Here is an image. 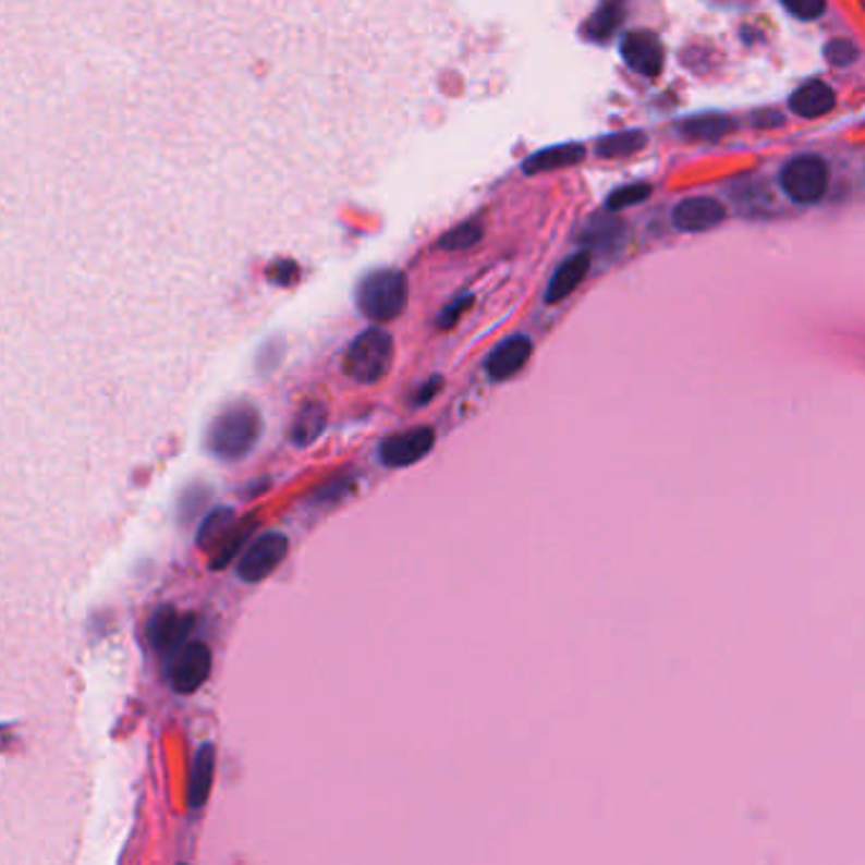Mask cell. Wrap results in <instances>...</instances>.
Returning <instances> with one entry per match:
<instances>
[{"label": "cell", "instance_id": "6da1fadb", "mask_svg": "<svg viewBox=\"0 0 865 865\" xmlns=\"http://www.w3.org/2000/svg\"><path fill=\"white\" fill-rule=\"evenodd\" d=\"M261 416L249 404H231L216 416L206 431L208 452L219 460H239L259 442Z\"/></svg>", "mask_w": 865, "mask_h": 865}, {"label": "cell", "instance_id": "7a4b0ae2", "mask_svg": "<svg viewBox=\"0 0 865 865\" xmlns=\"http://www.w3.org/2000/svg\"><path fill=\"white\" fill-rule=\"evenodd\" d=\"M358 310L374 322L397 320L406 307V277L397 269H378L363 277L355 290Z\"/></svg>", "mask_w": 865, "mask_h": 865}, {"label": "cell", "instance_id": "3957f363", "mask_svg": "<svg viewBox=\"0 0 865 865\" xmlns=\"http://www.w3.org/2000/svg\"><path fill=\"white\" fill-rule=\"evenodd\" d=\"M393 361V338L381 328H368L345 351L343 370L358 383H376Z\"/></svg>", "mask_w": 865, "mask_h": 865}, {"label": "cell", "instance_id": "277c9868", "mask_svg": "<svg viewBox=\"0 0 865 865\" xmlns=\"http://www.w3.org/2000/svg\"><path fill=\"white\" fill-rule=\"evenodd\" d=\"M779 183H782V191L794 200V204L802 206L817 204V200L828 193V183H830L828 163L817 156H797L782 168Z\"/></svg>", "mask_w": 865, "mask_h": 865}, {"label": "cell", "instance_id": "5b68a950", "mask_svg": "<svg viewBox=\"0 0 865 865\" xmlns=\"http://www.w3.org/2000/svg\"><path fill=\"white\" fill-rule=\"evenodd\" d=\"M290 551L288 536L277 531L261 533L246 546V551L239 556L236 561V574L244 584H257L265 582L269 574H275L280 569V563L284 561V556Z\"/></svg>", "mask_w": 865, "mask_h": 865}, {"label": "cell", "instance_id": "8992f818", "mask_svg": "<svg viewBox=\"0 0 865 865\" xmlns=\"http://www.w3.org/2000/svg\"><path fill=\"white\" fill-rule=\"evenodd\" d=\"M211 675V650L206 643H185L171 655L168 681L175 693H196Z\"/></svg>", "mask_w": 865, "mask_h": 865}, {"label": "cell", "instance_id": "52a82bcc", "mask_svg": "<svg viewBox=\"0 0 865 865\" xmlns=\"http://www.w3.org/2000/svg\"><path fill=\"white\" fill-rule=\"evenodd\" d=\"M431 450H435V429L414 427L386 439L378 450V458L386 467H409L427 458Z\"/></svg>", "mask_w": 865, "mask_h": 865}, {"label": "cell", "instance_id": "ba28073f", "mask_svg": "<svg viewBox=\"0 0 865 865\" xmlns=\"http://www.w3.org/2000/svg\"><path fill=\"white\" fill-rule=\"evenodd\" d=\"M622 59L628 61L630 69H635L643 76H658L666 64V51H662L660 38L650 31H632L622 38Z\"/></svg>", "mask_w": 865, "mask_h": 865}, {"label": "cell", "instance_id": "9c48e42d", "mask_svg": "<svg viewBox=\"0 0 865 865\" xmlns=\"http://www.w3.org/2000/svg\"><path fill=\"white\" fill-rule=\"evenodd\" d=\"M726 219V206L721 200L708 196H693L681 200L673 208V223L675 229L685 231V234H700V231H710Z\"/></svg>", "mask_w": 865, "mask_h": 865}, {"label": "cell", "instance_id": "30bf717a", "mask_svg": "<svg viewBox=\"0 0 865 865\" xmlns=\"http://www.w3.org/2000/svg\"><path fill=\"white\" fill-rule=\"evenodd\" d=\"M193 630V617L181 614L175 607H163L153 614L148 637L158 653H175L185 645V637Z\"/></svg>", "mask_w": 865, "mask_h": 865}, {"label": "cell", "instance_id": "8fae6325", "mask_svg": "<svg viewBox=\"0 0 865 865\" xmlns=\"http://www.w3.org/2000/svg\"><path fill=\"white\" fill-rule=\"evenodd\" d=\"M531 353H533L531 338L513 336V338H508V341L500 343L496 351L488 355L485 370H488V376L492 378V381H505V378L515 376L525 366V363H528Z\"/></svg>", "mask_w": 865, "mask_h": 865}, {"label": "cell", "instance_id": "7c38bea8", "mask_svg": "<svg viewBox=\"0 0 865 865\" xmlns=\"http://www.w3.org/2000/svg\"><path fill=\"white\" fill-rule=\"evenodd\" d=\"M589 265H592V257L586 252H578L574 257H569L563 265L556 269L551 282H548V290H546V303L553 305V303H561V300H566L571 292H574L578 284L584 282L586 272H589Z\"/></svg>", "mask_w": 865, "mask_h": 865}, {"label": "cell", "instance_id": "4fadbf2b", "mask_svg": "<svg viewBox=\"0 0 865 865\" xmlns=\"http://www.w3.org/2000/svg\"><path fill=\"white\" fill-rule=\"evenodd\" d=\"M836 107V92L825 82H807L790 97V110L797 118L815 120L828 114Z\"/></svg>", "mask_w": 865, "mask_h": 865}, {"label": "cell", "instance_id": "5bb4252c", "mask_svg": "<svg viewBox=\"0 0 865 865\" xmlns=\"http://www.w3.org/2000/svg\"><path fill=\"white\" fill-rule=\"evenodd\" d=\"M214 771H216V748L211 744H204L198 748L196 759H193L191 767V784H188L191 809H200L208 802V794H211V784H214Z\"/></svg>", "mask_w": 865, "mask_h": 865}, {"label": "cell", "instance_id": "9a60e30c", "mask_svg": "<svg viewBox=\"0 0 865 865\" xmlns=\"http://www.w3.org/2000/svg\"><path fill=\"white\" fill-rule=\"evenodd\" d=\"M586 150L582 145L569 143V145H553V148L538 150L523 163L525 173H546V171H559V168H571L578 166L584 160Z\"/></svg>", "mask_w": 865, "mask_h": 865}, {"label": "cell", "instance_id": "2e32d148", "mask_svg": "<svg viewBox=\"0 0 865 865\" xmlns=\"http://www.w3.org/2000/svg\"><path fill=\"white\" fill-rule=\"evenodd\" d=\"M322 429H326V406H322L320 401H310V404L300 409L295 419H292L290 439L292 444L297 447L313 444L315 439L322 435Z\"/></svg>", "mask_w": 865, "mask_h": 865}, {"label": "cell", "instance_id": "e0dca14e", "mask_svg": "<svg viewBox=\"0 0 865 865\" xmlns=\"http://www.w3.org/2000/svg\"><path fill=\"white\" fill-rule=\"evenodd\" d=\"M624 19V3L622 0H605L589 21H586L584 34L592 38V41H607L609 36L620 28V23Z\"/></svg>", "mask_w": 865, "mask_h": 865}, {"label": "cell", "instance_id": "ac0fdd59", "mask_svg": "<svg viewBox=\"0 0 865 865\" xmlns=\"http://www.w3.org/2000/svg\"><path fill=\"white\" fill-rule=\"evenodd\" d=\"M731 130H733L731 120L723 118V114H700V118L683 122V135L695 143H718L723 141Z\"/></svg>", "mask_w": 865, "mask_h": 865}, {"label": "cell", "instance_id": "d6986e66", "mask_svg": "<svg viewBox=\"0 0 865 865\" xmlns=\"http://www.w3.org/2000/svg\"><path fill=\"white\" fill-rule=\"evenodd\" d=\"M647 143V135L639 133V130H624V133H614L601 137L597 145V156L601 158H624L632 156V153L643 150Z\"/></svg>", "mask_w": 865, "mask_h": 865}, {"label": "cell", "instance_id": "ffe728a7", "mask_svg": "<svg viewBox=\"0 0 865 865\" xmlns=\"http://www.w3.org/2000/svg\"><path fill=\"white\" fill-rule=\"evenodd\" d=\"M653 196V188L647 183H630L622 188L612 191L607 196V211H622V208L637 206Z\"/></svg>", "mask_w": 865, "mask_h": 865}, {"label": "cell", "instance_id": "44dd1931", "mask_svg": "<svg viewBox=\"0 0 865 865\" xmlns=\"http://www.w3.org/2000/svg\"><path fill=\"white\" fill-rule=\"evenodd\" d=\"M231 519H234V513L229 511V508H221V511H216L208 515L200 525V533H198V544L200 546H208V544H223V536H227V528L231 525Z\"/></svg>", "mask_w": 865, "mask_h": 865}, {"label": "cell", "instance_id": "7402d4cb", "mask_svg": "<svg viewBox=\"0 0 865 865\" xmlns=\"http://www.w3.org/2000/svg\"><path fill=\"white\" fill-rule=\"evenodd\" d=\"M483 236V229L477 221H470V223H460L458 229H452L450 234H444L439 239V246L442 249H450V252H458V249H467V246H473L480 242Z\"/></svg>", "mask_w": 865, "mask_h": 865}, {"label": "cell", "instance_id": "603a6c76", "mask_svg": "<svg viewBox=\"0 0 865 865\" xmlns=\"http://www.w3.org/2000/svg\"><path fill=\"white\" fill-rule=\"evenodd\" d=\"M858 57H861L858 46L853 41H845V38H832V41L825 46V59H828L832 66H851Z\"/></svg>", "mask_w": 865, "mask_h": 865}, {"label": "cell", "instance_id": "cb8c5ba5", "mask_svg": "<svg viewBox=\"0 0 865 865\" xmlns=\"http://www.w3.org/2000/svg\"><path fill=\"white\" fill-rule=\"evenodd\" d=\"M782 5L802 21L820 19V15L825 13V0H782Z\"/></svg>", "mask_w": 865, "mask_h": 865}, {"label": "cell", "instance_id": "d4e9b609", "mask_svg": "<svg viewBox=\"0 0 865 865\" xmlns=\"http://www.w3.org/2000/svg\"><path fill=\"white\" fill-rule=\"evenodd\" d=\"M470 303H473V297L465 295V297H460L458 303H452L450 307H447V310H444L442 315H439V328H452L454 322H458L460 315L467 310Z\"/></svg>", "mask_w": 865, "mask_h": 865}, {"label": "cell", "instance_id": "484cf974", "mask_svg": "<svg viewBox=\"0 0 865 865\" xmlns=\"http://www.w3.org/2000/svg\"><path fill=\"white\" fill-rule=\"evenodd\" d=\"M269 277H272V282L277 284H290L297 277V267L292 265V261H288V265H277Z\"/></svg>", "mask_w": 865, "mask_h": 865}, {"label": "cell", "instance_id": "4316f807", "mask_svg": "<svg viewBox=\"0 0 865 865\" xmlns=\"http://www.w3.org/2000/svg\"><path fill=\"white\" fill-rule=\"evenodd\" d=\"M439 389H442V378L435 376V378H431V381H429V386H422L419 393H416V401H414V404L419 406V404H424V401H429Z\"/></svg>", "mask_w": 865, "mask_h": 865}]
</instances>
